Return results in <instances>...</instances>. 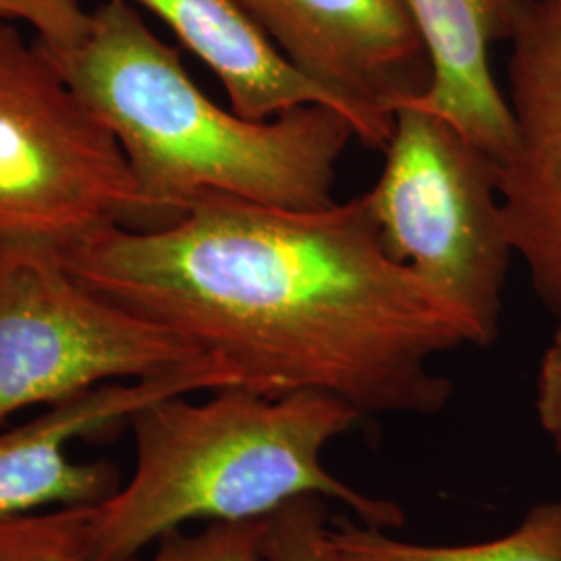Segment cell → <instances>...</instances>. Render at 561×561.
I'll use <instances>...</instances> for the list:
<instances>
[{"instance_id":"1","label":"cell","mask_w":561,"mask_h":561,"mask_svg":"<svg viewBox=\"0 0 561 561\" xmlns=\"http://www.w3.org/2000/svg\"><path fill=\"white\" fill-rule=\"evenodd\" d=\"M57 252L83 287L266 396L321 391L362 416H431L454 393L435 358L481 347L460 310L385 254L360 196L287 210L206 194L167 227H111Z\"/></svg>"},{"instance_id":"2","label":"cell","mask_w":561,"mask_h":561,"mask_svg":"<svg viewBox=\"0 0 561 561\" xmlns=\"http://www.w3.org/2000/svg\"><path fill=\"white\" fill-rule=\"evenodd\" d=\"M46 53L115 134L162 227L206 194L287 210L335 204L337 164L358 140L340 111L306 104L252 121L221 108L127 0H104L76 46Z\"/></svg>"},{"instance_id":"3","label":"cell","mask_w":561,"mask_h":561,"mask_svg":"<svg viewBox=\"0 0 561 561\" xmlns=\"http://www.w3.org/2000/svg\"><path fill=\"white\" fill-rule=\"evenodd\" d=\"M360 419L321 391L266 396L233 385L204 401H150L127 419L136 439L127 484L101 503L60 510L92 561H134L187 522L262 520L300 497L333 500L364 524L398 528L401 507L324 466L327 447Z\"/></svg>"},{"instance_id":"4","label":"cell","mask_w":561,"mask_h":561,"mask_svg":"<svg viewBox=\"0 0 561 561\" xmlns=\"http://www.w3.org/2000/svg\"><path fill=\"white\" fill-rule=\"evenodd\" d=\"M111 227L162 219L111 127L41 42L0 20V241L62 250Z\"/></svg>"},{"instance_id":"5","label":"cell","mask_w":561,"mask_h":561,"mask_svg":"<svg viewBox=\"0 0 561 561\" xmlns=\"http://www.w3.org/2000/svg\"><path fill=\"white\" fill-rule=\"evenodd\" d=\"M360 198L385 254L460 310L481 347L497 340L514 256L497 162L449 121L401 104L381 175Z\"/></svg>"},{"instance_id":"6","label":"cell","mask_w":561,"mask_h":561,"mask_svg":"<svg viewBox=\"0 0 561 561\" xmlns=\"http://www.w3.org/2000/svg\"><path fill=\"white\" fill-rule=\"evenodd\" d=\"M206 356L213 354L83 287L55 248L0 241V422Z\"/></svg>"},{"instance_id":"7","label":"cell","mask_w":561,"mask_h":561,"mask_svg":"<svg viewBox=\"0 0 561 561\" xmlns=\"http://www.w3.org/2000/svg\"><path fill=\"white\" fill-rule=\"evenodd\" d=\"M310 80L347 104L358 140L385 150L393 113L431 85V60L403 0H240Z\"/></svg>"},{"instance_id":"8","label":"cell","mask_w":561,"mask_h":561,"mask_svg":"<svg viewBox=\"0 0 561 561\" xmlns=\"http://www.w3.org/2000/svg\"><path fill=\"white\" fill-rule=\"evenodd\" d=\"M510 42L514 140L497 167L503 219L535 291L561 319V0H522Z\"/></svg>"},{"instance_id":"9","label":"cell","mask_w":561,"mask_h":561,"mask_svg":"<svg viewBox=\"0 0 561 561\" xmlns=\"http://www.w3.org/2000/svg\"><path fill=\"white\" fill-rule=\"evenodd\" d=\"M240 385L219 356H206L154 379L106 382L15 428L0 431V518L42 507L94 505L119 489V472L104 461H78L69 443L127 422L150 401Z\"/></svg>"},{"instance_id":"10","label":"cell","mask_w":561,"mask_h":561,"mask_svg":"<svg viewBox=\"0 0 561 561\" xmlns=\"http://www.w3.org/2000/svg\"><path fill=\"white\" fill-rule=\"evenodd\" d=\"M431 60L428 90L412 104L449 121L502 164L514 140L507 99L491 67V48L510 41L522 0H403Z\"/></svg>"},{"instance_id":"11","label":"cell","mask_w":561,"mask_h":561,"mask_svg":"<svg viewBox=\"0 0 561 561\" xmlns=\"http://www.w3.org/2000/svg\"><path fill=\"white\" fill-rule=\"evenodd\" d=\"M164 21L181 44L221 80L243 119L268 121L306 104H324L352 121L347 104L310 80L240 0H127ZM358 136V134H356Z\"/></svg>"},{"instance_id":"12","label":"cell","mask_w":561,"mask_h":561,"mask_svg":"<svg viewBox=\"0 0 561 561\" xmlns=\"http://www.w3.org/2000/svg\"><path fill=\"white\" fill-rule=\"evenodd\" d=\"M324 561H561V502L535 505L507 535L468 545L396 539L370 524L327 528Z\"/></svg>"},{"instance_id":"13","label":"cell","mask_w":561,"mask_h":561,"mask_svg":"<svg viewBox=\"0 0 561 561\" xmlns=\"http://www.w3.org/2000/svg\"><path fill=\"white\" fill-rule=\"evenodd\" d=\"M264 518L248 522H210L196 535L167 533L150 561H264Z\"/></svg>"},{"instance_id":"14","label":"cell","mask_w":561,"mask_h":561,"mask_svg":"<svg viewBox=\"0 0 561 561\" xmlns=\"http://www.w3.org/2000/svg\"><path fill=\"white\" fill-rule=\"evenodd\" d=\"M324 500L300 497L264 518L262 560L324 561Z\"/></svg>"},{"instance_id":"15","label":"cell","mask_w":561,"mask_h":561,"mask_svg":"<svg viewBox=\"0 0 561 561\" xmlns=\"http://www.w3.org/2000/svg\"><path fill=\"white\" fill-rule=\"evenodd\" d=\"M0 561L88 560L69 530L62 510L0 518Z\"/></svg>"},{"instance_id":"16","label":"cell","mask_w":561,"mask_h":561,"mask_svg":"<svg viewBox=\"0 0 561 561\" xmlns=\"http://www.w3.org/2000/svg\"><path fill=\"white\" fill-rule=\"evenodd\" d=\"M0 20L32 25L44 46L60 50L80 42L90 13L78 0H0Z\"/></svg>"},{"instance_id":"17","label":"cell","mask_w":561,"mask_h":561,"mask_svg":"<svg viewBox=\"0 0 561 561\" xmlns=\"http://www.w3.org/2000/svg\"><path fill=\"white\" fill-rule=\"evenodd\" d=\"M537 416L542 433L561 456V319L542 354L537 375Z\"/></svg>"}]
</instances>
